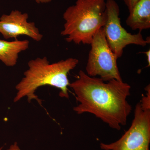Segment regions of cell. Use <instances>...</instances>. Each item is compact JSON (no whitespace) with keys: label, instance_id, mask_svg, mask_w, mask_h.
<instances>
[{"label":"cell","instance_id":"6da1fadb","mask_svg":"<svg viewBox=\"0 0 150 150\" xmlns=\"http://www.w3.org/2000/svg\"><path fill=\"white\" fill-rule=\"evenodd\" d=\"M69 86L79 103L74 108L78 114L91 113L118 131L126 125L132 110L127 100L131 88L129 84L115 79L104 81L81 70L76 80Z\"/></svg>","mask_w":150,"mask_h":150},{"label":"cell","instance_id":"7a4b0ae2","mask_svg":"<svg viewBox=\"0 0 150 150\" xmlns=\"http://www.w3.org/2000/svg\"><path fill=\"white\" fill-rule=\"evenodd\" d=\"M79 63L78 59L73 58L52 64L46 57L30 60L24 77L16 86L17 92L14 102L26 97L29 103L35 100L41 105V100L35 94V92L40 87L47 85L59 88L61 91L60 96L69 98L70 83L68 74Z\"/></svg>","mask_w":150,"mask_h":150},{"label":"cell","instance_id":"3957f363","mask_svg":"<svg viewBox=\"0 0 150 150\" xmlns=\"http://www.w3.org/2000/svg\"><path fill=\"white\" fill-rule=\"evenodd\" d=\"M65 22L61 35L67 42L91 44L107 19L105 0H76L63 14Z\"/></svg>","mask_w":150,"mask_h":150},{"label":"cell","instance_id":"277c9868","mask_svg":"<svg viewBox=\"0 0 150 150\" xmlns=\"http://www.w3.org/2000/svg\"><path fill=\"white\" fill-rule=\"evenodd\" d=\"M90 45L86 74L90 76H98L104 81H123L117 65L118 58L108 46L103 28L96 33Z\"/></svg>","mask_w":150,"mask_h":150},{"label":"cell","instance_id":"5b68a950","mask_svg":"<svg viewBox=\"0 0 150 150\" xmlns=\"http://www.w3.org/2000/svg\"><path fill=\"white\" fill-rule=\"evenodd\" d=\"M106 5L107 19L103 29L108 46L118 59L122 56L123 49L128 45L144 47L150 43V38L145 39L140 31L133 34L122 26L120 8L115 0H107Z\"/></svg>","mask_w":150,"mask_h":150},{"label":"cell","instance_id":"8992f818","mask_svg":"<svg viewBox=\"0 0 150 150\" xmlns=\"http://www.w3.org/2000/svg\"><path fill=\"white\" fill-rule=\"evenodd\" d=\"M150 143V109L142 108L139 102L129 129L116 142L100 143V148L103 150H149Z\"/></svg>","mask_w":150,"mask_h":150},{"label":"cell","instance_id":"52a82bcc","mask_svg":"<svg viewBox=\"0 0 150 150\" xmlns=\"http://www.w3.org/2000/svg\"><path fill=\"white\" fill-rule=\"evenodd\" d=\"M28 15L20 11L13 10L9 14H4L0 18V33L6 39L26 35L37 42L42 40L40 33L34 22L28 21Z\"/></svg>","mask_w":150,"mask_h":150},{"label":"cell","instance_id":"ba28073f","mask_svg":"<svg viewBox=\"0 0 150 150\" xmlns=\"http://www.w3.org/2000/svg\"><path fill=\"white\" fill-rule=\"evenodd\" d=\"M126 23L133 30L150 28V0H139L129 11Z\"/></svg>","mask_w":150,"mask_h":150},{"label":"cell","instance_id":"9c48e42d","mask_svg":"<svg viewBox=\"0 0 150 150\" xmlns=\"http://www.w3.org/2000/svg\"><path fill=\"white\" fill-rule=\"evenodd\" d=\"M29 46L27 40L9 41L0 39V61L7 67H14L17 63L19 54L27 50Z\"/></svg>","mask_w":150,"mask_h":150},{"label":"cell","instance_id":"30bf717a","mask_svg":"<svg viewBox=\"0 0 150 150\" xmlns=\"http://www.w3.org/2000/svg\"><path fill=\"white\" fill-rule=\"evenodd\" d=\"M147 93L146 96L142 97V100L140 102L142 108L146 109H150V85L145 88Z\"/></svg>","mask_w":150,"mask_h":150},{"label":"cell","instance_id":"8fae6325","mask_svg":"<svg viewBox=\"0 0 150 150\" xmlns=\"http://www.w3.org/2000/svg\"><path fill=\"white\" fill-rule=\"evenodd\" d=\"M139 1V0H124V1L129 12Z\"/></svg>","mask_w":150,"mask_h":150},{"label":"cell","instance_id":"7c38bea8","mask_svg":"<svg viewBox=\"0 0 150 150\" xmlns=\"http://www.w3.org/2000/svg\"><path fill=\"white\" fill-rule=\"evenodd\" d=\"M7 150H21L18 146L17 143L15 142L13 144L11 145L9 148Z\"/></svg>","mask_w":150,"mask_h":150},{"label":"cell","instance_id":"4fadbf2b","mask_svg":"<svg viewBox=\"0 0 150 150\" xmlns=\"http://www.w3.org/2000/svg\"><path fill=\"white\" fill-rule=\"evenodd\" d=\"M145 54L147 56V59L148 67H149L150 66V49L148 51L145 52Z\"/></svg>","mask_w":150,"mask_h":150},{"label":"cell","instance_id":"5bb4252c","mask_svg":"<svg viewBox=\"0 0 150 150\" xmlns=\"http://www.w3.org/2000/svg\"><path fill=\"white\" fill-rule=\"evenodd\" d=\"M37 4H47L52 1L53 0H34Z\"/></svg>","mask_w":150,"mask_h":150},{"label":"cell","instance_id":"9a60e30c","mask_svg":"<svg viewBox=\"0 0 150 150\" xmlns=\"http://www.w3.org/2000/svg\"><path fill=\"white\" fill-rule=\"evenodd\" d=\"M2 148H0V150H2Z\"/></svg>","mask_w":150,"mask_h":150}]
</instances>
